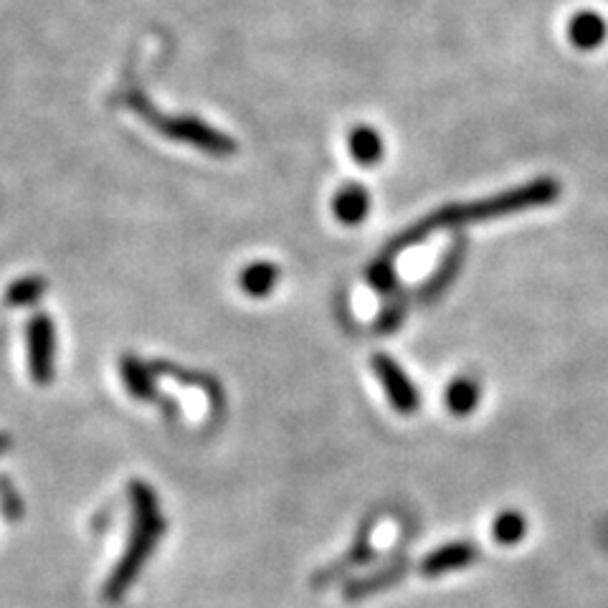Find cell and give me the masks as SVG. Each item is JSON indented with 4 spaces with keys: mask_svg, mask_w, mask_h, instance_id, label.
Here are the masks:
<instances>
[{
    "mask_svg": "<svg viewBox=\"0 0 608 608\" xmlns=\"http://www.w3.org/2000/svg\"><path fill=\"white\" fill-rule=\"evenodd\" d=\"M525 530V520H522L517 512H505V515H500L497 522H494V540L502 545H515L520 543Z\"/></svg>",
    "mask_w": 608,
    "mask_h": 608,
    "instance_id": "obj_15",
    "label": "cell"
},
{
    "mask_svg": "<svg viewBox=\"0 0 608 608\" xmlns=\"http://www.w3.org/2000/svg\"><path fill=\"white\" fill-rule=\"evenodd\" d=\"M462 254H464V244H462V241H456V246L451 249L449 259L444 261V266L439 269V274H436V277L431 279L429 284H426L424 292H421V299H424V302H429V299H436L441 292H444L446 284L451 282V277L459 272V261H462Z\"/></svg>",
    "mask_w": 608,
    "mask_h": 608,
    "instance_id": "obj_13",
    "label": "cell"
},
{
    "mask_svg": "<svg viewBox=\"0 0 608 608\" xmlns=\"http://www.w3.org/2000/svg\"><path fill=\"white\" fill-rule=\"evenodd\" d=\"M277 277V266L269 264V261H256L241 272V289L251 297H266L277 284Z\"/></svg>",
    "mask_w": 608,
    "mask_h": 608,
    "instance_id": "obj_9",
    "label": "cell"
},
{
    "mask_svg": "<svg viewBox=\"0 0 608 608\" xmlns=\"http://www.w3.org/2000/svg\"><path fill=\"white\" fill-rule=\"evenodd\" d=\"M403 315H406V304H403V302L388 304L386 312H383V317H380V322H378V330L380 332H393L398 325H401Z\"/></svg>",
    "mask_w": 608,
    "mask_h": 608,
    "instance_id": "obj_17",
    "label": "cell"
},
{
    "mask_svg": "<svg viewBox=\"0 0 608 608\" xmlns=\"http://www.w3.org/2000/svg\"><path fill=\"white\" fill-rule=\"evenodd\" d=\"M479 403V388L474 380L459 378L446 388V406L454 416H469Z\"/></svg>",
    "mask_w": 608,
    "mask_h": 608,
    "instance_id": "obj_12",
    "label": "cell"
},
{
    "mask_svg": "<svg viewBox=\"0 0 608 608\" xmlns=\"http://www.w3.org/2000/svg\"><path fill=\"white\" fill-rule=\"evenodd\" d=\"M568 33H570V41H573V46H578V49H583V51H591V49H598V46L606 41L608 26H606V21L598 16V13L581 11L573 16V21H570Z\"/></svg>",
    "mask_w": 608,
    "mask_h": 608,
    "instance_id": "obj_7",
    "label": "cell"
},
{
    "mask_svg": "<svg viewBox=\"0 0 608 608\" xmlns=\"http://www.w3.org/2000/svg\"><path fill=\"white\" fill-rule=\"evenodd\" d=\"M368 279L378 292H393V287H396V269H393L391 259L378 256V259L370 264Z\"/></svg>",
    "mask_w": 608,
    "mask_h": 608,
    "instance_id": "obj_16",
    "label": "cell"
},
{
    "mask_svg": "<svg viewBox=\"0 0 608 608\" xmlns=\"http://www.w3.org/2000/svg\"><path fill=\"white\" fill-rule=\"evenodd\" d=\"M350 152L360 165H375L383 158V140L370 127H355L350 132Z\"/></svg>",
    "mask_w": 608,
    "mask_h": 608,
    "instance_id": "obj_10",
    "label": "cell"
},
{
    "mask_svg": "<svg viewBox=\"0 0 608 608\" xmlns=\"http://www.w3.org/2000/svg\"><path fill=\"white\" fill-rule=\"evenodd\" d=\"M155 127L165 132L170 140L188 142V145L211 152V155H231V152H236V142L231 137L213 130L211 125L196 120V117H158Z\"/></svg>",
    "mask_w": 608,
    "mask_h": 608,
    "instance_id": "obj_3",
    "label": "cell"
},
{
    "mask_svg": "<svg viewBox=\"0 0 608 608\" xmlns=\"http://www.w3.org/2000/svg\"><path fill=\"white\" fill-rule=\"evenodd\" d=\"M373 368H375V373H378L383 388H386L393 408H396L398 413H406V416L416 413L418 411V393H416V388H413L411 380H408V375L398 368L396 360H391L388 355H375Z\"/></svg>",
    "mask_w": 608,
    "mask_h": 608,
    "instance_id": "obj_5",
    "label": "cell"
},
{
    "mask_svg": "<svg viewBox=\"0 0 608 608\" xmlns=\"http://www.w3.org/2000/svg\"><path fill=\"white\" fill-rule=\"evenodd\" d=\"M122 378L127 383V391L135 398L142 401H150L155 398V383H152V373L145 363H140L137 358H125L122 360Z\"/></svg>",
    "mask_w": 608,
    "mask_h": 608,
    "instance_id": "obj_11",
    "label": "cell"
},
{
    "mask_svg": "<svg viewBox=\"0 0 608 608\" xmlns=\"http://www.w3.org/2000/svg\"><path fill=\"white\" fill-rule=\"evenodd\" d=\"M560 196V185L553 178H540L532 180V183L520 185L515 190H507V193H497L492 198H484V201L467 203V206H446L434 211L431 216L421 218L418 223H413L408 231H403L401 236L391 241V244L383 249L386 259H393L396 254H401L408 246L421 244L424 239H429L431 234L441 231V228L449 226H464V223H477L487 221V218H500L510 216V213L527 211V208H540L553 203Z\"/></svg>",
    "mask_w": 608,
    "mask_h": 608,
    "instance_id": "obj_1",
    "label": "cell"
},
{
    "mask_svg": "<svg viewBox=\"0 0 608 608\" xmlns=\"http://www.w3.org/2000/svg\"><path fill=\"white\" fill-rule=\"evenodd\" d=\"M54 325L49 315H36L28 322V363L36 383H49L54 375Z\"/></svg>",
    "mask_w": 608,
    "mask_h": 608,
    "instance_id": "obj_4",
    "label": "cell"
},
{
    "mask_svg": "<svg viewBox=\"0 0 608 608\" xmlns=\"http://www.w3.org/2000/svg\"><path fill=\"white\" fill-rule=\"evenodd\" d=\"M370 211L368 190L358 183H350L335 196V216L348 226H358Z\"/></svg>",
    "mask_w": 608,
    "mask_h": 608,
    "instance_id": "obj_8",
    "label": "cell"
},
{
    "mask_svg": "<svg viewBox=\"0 0 608 608\" xmlns=\"http://www.w3.org/2000/svg\"><path fill=\"white\" fill-rule=\"evenodd\" d=\"M474 560H477V548H474V545L451 543L434 550V553L421 563V573H424V576H441V573H449V570L464 568V565L474 563Z\"/></svg>",
    "mask_w": 608,
    "mask_h": 608,
    "instance_id": "obj_6",
    "label": "cell"
},
{
    "mask_svg": "<svg viewBox=\"0 0 608 608\" xmlns=\"http://www.w3.org/2000/svg\"><path fill=\"white\" fill-rule=\"evenodd\" d=\"M8 444H11V441H8V436L0 434V454H3V451L8 449Z\"/></svg>",
    "mask_w": 608,
    "mask_h": 608,
    "instance_id": "obj_18",
    "label": "cell"
},
{
    "mask_svg": "<svg viewBox=\"0 0 608 608\" xmlns=\"http://www.w3.org/2000/svg\"><path fill=\"white\" fill-rule=\"evenodd\" d=\"M132 507H135V525H132L130 545L122 555L120 565L114 568L112 578L107 581V598H120L132 581L137 578L145 560L150 558L152 548L158 545L160 535L165 530L163 515H160L158 497L147 484H132Z\"/></svg>",
    "mask_w": 608,
    "mask_h": 608,
    "instance_id": "obj_2",
    "label": "cell"
},
{
    "mask_svg": "<svg viewBox=\"0 0 608 608\" xmlns=\"http://www.w3.org/2000/svg\"><path fill=\"white\" fill-rule=\"evenodd\" d=\"M44 292H46L44 279L26 277V279H18V282L11 284L6 299L11 307H28V304L38 302V299L44 297Z\"/></svg>",
    "mask_w": 608,
    "mask_h": 608,
    "instance_id": "obj_14",
    "label": "cell"
}]
</instances>
